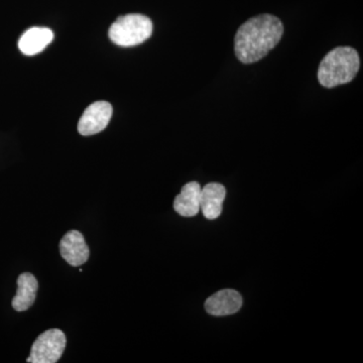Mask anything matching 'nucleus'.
I'll return each instance as SVG.
<instances>
[{
	"instance_id": "10",
	"label": "nucleus",
	"mask_w": 363,
	"mask_h": 363,
	"mask_svg": "<svg viewBox=\"0 0 363 363\" xmlns=\"http://www.w3.org/2000/svg\"><path fill=\"white\" fill-rule=\"evenodd\" d=\"M39 288L37 279L30 272H23L18 279V292L13 298V307L16 311L23 312L30 309Z\"/></svg>"
},
{
	"instance_id": "3",
	"label": "nucleus",
	"mask_w": 363,
	"mask_h": 363,
	"mask_svg": "<svg viewBox=\"0 0 363 363\" xmlns=\"http://www.w3.org/2000/svg\"><path fill=\"white\" fill-rule=\"evenodd\" d=\"M152 23L143 14H128L121 16L109 28V38L121 47H133L150 39Z\"/></svg>"
},
{
	"instance_id": "4",
	"label": "nucleus",
	"mask_w": 363,
	"mask_h": 363,
	"mask_svg": "<svg viewBox=\"0 0 363 363\" xmlns=\"http://www.w3.org/2000/svg\"><path fill=\"white\" fill-rule=\"evenodd\" d=\"M66 336L59 329L40 334L33 342L30 357L26 362L30 363H55L59 362L66 348Z\"/></svg>"
},
{
	"instance_id": "2",
	"label": "nucleus",
	"mask_w": 363,
	"mask_h": 363,
	"mask_svg": "<svg viewBox=\"0 0 363 363\" xmlns=\"http://www.w3.org/2000/svg\"><path fill=\"white\" fill-rule=\"evenodd\" d=\"M359 55L351 47H338L329 52L320 63L318 80L326 88L347 84L357 75Z\"/></svg>"
},
{
	"instance_id": "8",
	"label": "nucleus",
	"mask_w": 363,
	"mask_h": 363,
	"mask_svg": "<svg viewBox=\"0 0 363 363\" xmlns=\"http://www.w3.org/2000/svg\"><path fill=\"white\" fill-rule=\"evenodd\" d=\"M226 197V189L219 183H209L201 189L200 209L208 220L218 218L222 213V205Z\"/></svg>"
},
{
	"instance_id": "7",
	"label": "nucleus",
	"mask_w": 363,
	"mask_h": 363,
	"mask_svg": "<svg viewBox=\"0 0 363 363\" xmlns=\"http://www.w3.org/2000/svg\"><path fill=\"white\" fill-rule=\"evenodd\" d=\"M242 306L240 294L234 290H222L208 298L205 309L212 316L221 317L235 314Z\"/></svg>"
},
{
	"instance_id": "1",
	"label": "nucleus",
	"mask_w": 363,
	"mask_h": 363,
	"mask_svg": "<svg viewBox=\"0 0 363 363\" xmlns=\"http://www.w3.org/2000/svg\"><path fill=\"white\" fill-rule=\"evenodd\" d=\"M283 33V23L277 16L260 14L250 18L236 33L234 40L236 57L241 63H255L279 44Z\"/></svg>"
},
{
	"instance_id": "11",
	"label": "nucleus",
	"mask_w": 363,
	"mask_h": 363,
	"mask_svg": "<svg viewBox=\"0 0 363 363\" xmlns=\"http://www.w3.org/2000/svg\"><path fill=\"white\" fill-rule=\"evenodd\" d=\"M54 39V33L50 28H32L21 35L18 48L26 56L39 54Z\"/></svg>"
},
{
	"instance_id": "6",
	"label": "nucleus",
	"mask_w": 363,
	"mask_h": 363,
	"mask_svg": "<svg viewBox=\"0 0 363 363\" xmlns=\"http://www.w3.org/2000/svg\"><path fill=\"white\" fill-rule=\"evenodd\" d=\"M62 257L73 267H80L89 259L90 250L82 233L71 230L64 235L60 242Z\"/></svg>"
},
{
	"instance_id": "9",
	"label": "nucleus",
	"mask_w": 363,
	"mask_h": 363,
	"mask_svg": "<svg viewBox=\"0 0 363 363\" xmlns=\"http://www.w3.org/2000/svg\"><path fill=\"white\" fill-rule=\"evenodd\" d=\"M201 187L197 182H190L182 188L174 201V209L184 217H193L200 211Z\"/></svg>"
},
{
	"instance_id": "5",
	"label": "nucleus",
	"mask_w": 363,
	"mask_h": 363,
	"mask_svg": "<svg viewBox=\"0 0 363 363\" xmlns=\"http://www.w3.org/2000/svg\"><path fill=\"white\" fill-rule=\"evenodd\" d=\"M111 116L112 106L109 102L97 101L91 104L79 121V133L89 136L101 133L108 125Z\"/></svg>"
}]
</instances>
